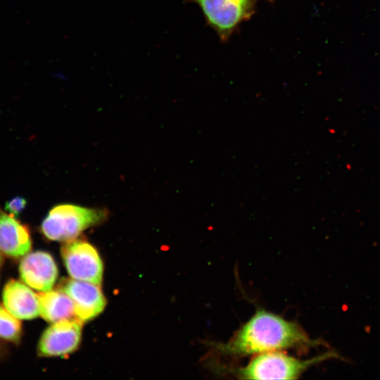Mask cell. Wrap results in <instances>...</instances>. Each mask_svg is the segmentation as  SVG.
<instances>
[{
	"label": "cell",
	"mask_w": 380,
	"mask_h": 380,
	"mask_svg": "<svg viewBox=\"0 0 380 380\" xmlns=\"http://www.w3.org/2000/svg\"><path fill=\"white\" fill-rule=\"evenodd\" d=\"M21 333V324L6 308L0 304V337L18 341Z\"/></svg>",
	"instance_id": "cell-12"
},
{
	"label": "cell",
	"mask_w": 380,
	"mask_h": 380,
	"mask_svg": "<svg viewBox=\"0 0 380 380\" xmlns=\"http://www.w3.org/2000/svg\"><path fill=\"white\" fill-rule=\"evenodd\" d=\"M5 308L20 319H31L39 315L38 295L25 284L11 280L3 291Z\"/></svg>",
	"instance_id": "cell-10"
},
{
	"label": "cell",
	"mask_w": 380,
	"mask_h": 380,
	"mask_svg": "<svg viewBox=\"0 0 380 380\" xmlns=\"http://www.w3.org/2000/svg\"><path fill=\"white\" fill-rule=\"evenodd\" d=\"M1 262H2V258H1V255L0 254V265H1Z\"/></svg>",
	"instance_id": "cell-14"
},
{
	"label": "cell",
	"mask_w": 380,
	"mask_h": 380,
	"mask_svg": "<svg viewBox=\"0 0 380 380\" xmlns=\"http://www.w3.org/2000/svg\"><path fill=\"white\" fill-rule=\"evenodd\" d=\"M19 270L22 280L40 292L51 290L58 275L55 260L44 251L33 252L25 256Z\"/></svg>",
	"instance_id": "cell-8"
},
{
	"label": "cell",
	"mask_w": 380,
	"mask_h": 380,
	"mask_svg": "<svg viewBox=\"0 0 380 380\" xmlns=\"http://www.w3.org/2000/svg\"><path fill=\"white\" fill-rule=\"evenodd\" d=\"M197 4L206 23L227 42L244 21L255 11L257 0H184Z\"/></svg>",
	"instance_id": "cell-4"
},
{
	"label": "cell",
	"mask_w": 380,
	"mask_h": 380,
	"mask_svg": "<svg viewBox=\"0 0 380 380\" xmlns=\"http://www.w3.org/2000/svg\"><path fill=\"white\" fill-rule=\"evenodd\" d=\"M61 255L69 275L74 279L101 285L103 265L97 250L83 239L65 241Z\"/></svg>",
	"instance_id": "cell-5"
},
{
	"label": "cell",
	"mask_w": 380,
	"mask_h": 380,
	"mask_svg": "<svg viewBox=\"0 0 380 380\" xmlns=\"http://www.w3.org/2000/svg\"><path fill=\"white\" fill-rule=\"evenodd\" d=\"M319 344L296 322L259 308L227 342L212 346L222 355L246 356L289 348L306 351Z\"/></svg>",
	"instance_id": "cell-1"
},
{
	"label": "cell",
	"mask_w": 380,
	"mask_h": 380,
	"mask_svg": "<svg viewBox=\"0 0 380 380\" xmlns=\"http://www.w3.org/2000/svg\"><path fill=\"white\" fill-rule=\"evenodd\" d=\"M37 295L39 315L46 321L55 323L63 319H77L74 303L63 291L50 290Z\"/></svg>",
	"instance_id": "cell-11"
},
{
	"label": "cell",
	"mask_w": 380,
	"mask_h": 380,
	"mask_svg": "<svg viewBox=\"0 0 380 380\" xmlns=\"http://www.w3.org/2000/svg\"><path fill=\"white\" fill-rule=\"evenodd\" d=\"M73 301L75 317L82 322L98 316L105 308L106 300L99 285L68 279L61 284L60 289Z\"/></svg>",
	"instance_id": "cell-7"
},
{
	"label": "cell",
	"mask_w": 380,
	"mask_h": 380,
	"mask_svg": "<svg viewBox=\"0 0 380 380\" xmlns=\"http://www.w3.org/2000/svg\"><path fill=\"white\" fill-rule=\"evenodd\" d=\"M339 357L335 351H329L308 360H301L280 350L255 355L244 367L235 370L242 379H296L312 365Z\"/></svg>",
	"instance_id": "cell-2"
},
{
	"label": "cell",
	"mask_w": 380,
	"mask_h": 380,
	"mask_svg": "<svg viewBox=\"0 0 380 380\" xmlns=\"http://www.w3.org/2000/svg\"><path fill=\"white\" fill-rule=\"evenodd\" d=\"M108 212L72 204L53 207L43 220L41 232L49 240L68 241L75 239L86 229L104 222Z\"/></svg>",
	"instance_id": "cell-3"
},
{
	"label": "cell",
	"mask_w": 380,
	"mask_h": 380,
	"mask_svg": "<svg viewBox=\"0 0 380 380\" xmlns=\"http://www.w3.org/2000/svg\"><path fill=\"white\" fill-rule=\"evenodd\" d=\"M31 247L27 227L14 215L0 209V251L8 256L20 258L27 254Z\"/></svg>",
	"instance_id": "cell-9"
},
{
	"label": "cell",
	"mask_w": 380,
	"mask_h": 380,
	"mask_svg": "<svg viewBox=\"0 0 380 380\" xmlns=\"http://www.w3.org/2000/svg\"><path fill=\"white\" fill-rule=\"evenodd\" d=\"M82 322L77 319H63L53 323L42 334L38 353L41 356L66 355L79 346Z\"/></svg>",
	"instance_id": "cell-6"
},
{
	"label": "cell",
	"mask_w": 380,
	"mask_h": 380,
	"mask_svg": "<svg viewBox=\"0 0 380 380\" xmlns=\"http://www.w3.org/2000/svg\"><path fill=\"white\" fill-rule=\"evenodd\" d=\"M25 205L26 200L20 196H17L6 202L5 210L14 216H18Z\"/></svg>",
	"instance_id": "cell-13"
},
{
	"label": "cell",
	"mask_w": 380,
	"mask_h": 380,
	"mask_svg": "<svg viewBox=\"0 0 380 380\" xmlns=\"http://www.w3.org/2000/svg\"><path fill=\"white\" fill-rule=\"evenodd\" d=\"M266 1H270V2H272V1H274V0H266Z\"/></svg>",
	"instance_id": "cell-15"
}]
</instances>
